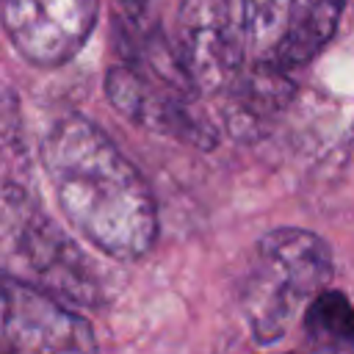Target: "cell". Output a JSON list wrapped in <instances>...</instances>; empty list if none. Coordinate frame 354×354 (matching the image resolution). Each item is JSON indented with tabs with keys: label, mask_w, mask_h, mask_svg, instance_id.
Here are the masks:
<instances>
[{
	"label": "cell",
	"mask_w": 354,
	"mask_h": 354,
	"mask_svg": "<svg viewBox=\"0 0 354 354\" xmlns=\"http://www.w3.org/2000/svg\"><path fill=\"white\" fill-rule=\"evenodd\" d=\"M174 53L196 94L221 97L249 61L243 0H183Z\"/></svg>",
	"instance_id": "4"
},
{
	"label": "cell",
	"mask_w": 354,
	"mask_h": 354,
	"mask_svg": "<svg viewBox=\"0 0 354 354\" xmlns=\"http://www.w3.org/2000/svg\"><path fill=\"white\" fill-rule=\"evenodd\" d=\"M41 163L69 224L102 254L144 257L158 238L144 174L86 116L64 113L41 138Z\"/></svg>",
	"instance_id": "1"
},
{
	"label": "cell",
	"mask_w": 354,
	"mask_h": 354,
	"mask_svg": "<svg viewBox=\"0 0 354 354\" xmlns=\"http://www.w3.org/2000/svg\"><path fill=\"white\" fill-rule=\"evenodd\" d=\"M293 94L296 83L288 72L246 61L221 94V124L235 141H257L288 111Z\"/></svg>",
	"instance_id": "9"
},
{
	"label": "cell",
	"mask_w": 354,
	"mask_h": 354,
	"mask_svg": "<svg viewBox=\"0 0 354 354\" xmlns=\"http://www.w3.org/2000/svg\"><path fill=\"white\" fill-rule=\"evenodd\" d=\"M335 271L329 243L299 227L266 232L243 271L241 310L257 343L285 337L299 313L329 285Z\"/></svg>",
	"instance_id": "3"
},
{
	"label": "cell",
	"mask_w": 354,
	"mask_h": 354,
	"mask_svg": "<svg viewBox=\"0 0 354 354\" xmlns=\"http://www.w3.org/2000/svg\"><path fill=\"white\" fill-rule=\"evenodd\" d=\"M304 332L318 343V348L354 351V304L348 296L324 288L304 307Z\"/></svg>",
	"instance_id": "10"
},
{
	"label": "cell",
	"mask_w": 354,
	"mask_h": 354,
	"mask_svg": "<svg viewBox=\"0 0 354 354\" xmlns=\"http://www.w3.org/2000/svg\"><path fill=\"white\" fill-rule=\"evenodd\" d=\"M0 271L61 304L102 301V279L86 252L28 188L6 177H0Z\"/></svg>",
	"instance_id": "2"
},
{
	"label": "cell",
	"mask_w": 354,
	"mask_h": 354,
	"mask_svg": "<svg viewBox=\"0 0 354 354\" xmlns=\"http://www.w3.org/2000/svg\"><path fill=\"white\" fill-rule=\"evenodd\" d=\"M100 0H0L14 50L36 66L72 61L97 25Z\"/></svg>",
	"instance_id": "8"
},
{
	"label": "cell",
	"mask_w": 354,
	"mask_h": 354,
	"mask_svg": "<svg viewBox=\"0 0 354 354\" xmlns=\"http://www.w3.org/2000/svg\"><path fill=\"white\" fill-rule=\"evenodd\" d=\"M0 354H97V343L75 310L0 271Z\"/></svg>",
	"instance_id": "7"
},
{
	"label": "cell",
	"mask_w": 354,
	"mask_h": 354,
	"mask_svg": "<svg viewBox=\"0 0 354 354\" xmlns=\"http://www.w3.org/2000/svg\"><path fill=\"white\" fill-rule=\"evenodd\" d=\"M149 3H152V0H116L119 22H122V25H144V22H147Z\"/></svg>",
	"instance_id": "11"
},
{
	"label": "cell",
	"mask_w": 354,
	"mask_h": 354,
	"mask_svg": "<svg viewBox=\"0 0 354 354\" xmlns=\"http://www.w3.org/2000/svg\"><path fill=\"white\" fill-rule=\"evenodd\" d=\"M105 94L124 119L149 133L199 149H210L218 138L213 122L194 102V86L171 80L147 66L127 61L111 66L105 75Z\"/></svg>",
	"instance_id": "5"
},
{
	"label": "cell",
	"mask_w": 354,
	"mask_h": 354,
	"mask_svg": "<svg viewBox=\"0 0 354 354\" xmlns=\"http://www.w3.org/2000/svg\"><path fill=\"white\" fill-rule=\"evenodd\" d=\"M249 61L290 72L335 36L346 0H243Z\"/></svg>",
	"instance_id": "6"
},
{
	"label": "cell",
	"mask_w": 354,
	"mask_h": 354,
	"mask_svg": "<svg viewBox=\"0 0 354 354\" xmlns=\"http://www.w3.org/2000/svg\"><path fill=\"white\" fill-rule=\"evenodd\" d=\"M313 354H337V351H332V348H315Z\"/></svg>",
	"instance_id": "12"
}]
</instances>
